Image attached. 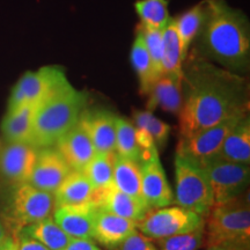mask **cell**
I'll return each instance as SVG.
<instances>
[{
	"label": "cell",
	"mask_w": 250,
	"mask_h": 250,
	"mask_svg": "<svg viewBox=\"0 0 250 250\" xmlns=\"http://www.w3.org/2000/svg\"><path fill=\"white\" fill-rule=\"evenodd\" d=\"M181 137L249 112V83L243 74L215 65L192 50L183 64Z\"/></svg>",
	"instance_id": "1"
},
{
	"label": "cell",
	"mask_w": 250,
	"mask_h": 250,
	"mask_svg": "<svg viewBox=\"0 0 250 250\" xmlns=\"http://www.w3.org/2000/svg\"><path fill=\"white\" fill-rule=\"evenodd\" d=\"M193 51L219 66L246 74L250 65V24L226 0H205L202 29Z\"/></svg>",
	"instance_id": "2"
},
{
	"label": "cell",
	"mask_w": 250,
	"mask_h": 250,
	"mask_svg": "<svg viewBox=\"0 0 250 250\" xmlns=\"http://www.w3.org/2000/svg\"><path fill=\"white\" fill-rule=\"evenodd\" d=\"M88 107V95L68 79L34 105L30 144L36 148L51 147L61 137L79 123Z\"/></svg>",
	"instance_id": "3"
},
{
	"label": "cell",
	"mask_w": 250,
	"mask_h": 250,
	"mask_svg": "<svg viewBox=\"0 0 250 250\" xmlns=\"http://www.w3.org/2000/svg\"><path fill=\"white\" fill-rule=\"evenodd\" d=\"M204 219L206 248L248 250L250 242V208L248 198L239 196L213 204Z\"/></svg>",
	"instance_id": "4"
},
{
	"label": "cell",
	"mask_w": 250,
	"mask_h": 250,
	"mask_svg": "<svg viewBox=\"0 0 250 250\" xmlns=\"http://www.w3.org/2000/svg\"><path fill=\"white\" fill-rule=\"evenodd\" d=\"M175 195L176 204L205 217L214 204L208 174L196 159L175 155Z\"/></svg>",
	"instance_id": "5"
},
{
	"label": "cell",
	"mask_w": 250,
	"mask_h": 250,
	"mask_svg": "<svg viewBox=\"0 0 250 250\" xmlns=\"http://www.w3.org/2000/svg\"><path fill=\"white\" fill-rule=\"evenodd\" d=\"M208 174L214 204L242 196L249 186V165L227 161L214 155L199 161Z\"/></svg>",
	"instance_id": "6"
},
{
	"label": "cell",
	"mask_w": 250,
	"mask_h": 250,
	"mask_svg": "<svg viewBox=\"0 0 250 250\" xmlns=\"http://www.w3.org/2000/svg\"><path fill=\"white\" fill-rule=\"evenodd\" d=\"M204 217L182 206H165L137 223V229L152 240L192 232L204 225Z\"/></svg>",
	"instance_id": "7"
},
{
	"label": "cell",
	"mask_w": 250,
	"mask_h": 250,
	"mask_svg": "<svg viewBox=\"0 0 250 250\" xmlns=\"http://www.w3.org/2000/svg\"><path fill=\"white\" fill-rule=\"evenodd\" d=\"M66 80V74L59 66H43L37 71L26 72L12 89L7 111L27 104L35 105Z\"/></svg>",
	"instance_id": "8"
},
{
	"label": "cell",
	"mask_w": 250,
	"mask_h": 250,
	"mask_svg": "<svg viewBox=\"0 0 250 250\" xmlns=\"http://www.w3.org/2000/svg\"><path fill=\"white\" fill-rule=\"evenodd\" d=\"M248 114L236 115L190 136L181 137L177 144L176 153L190 156V158L196 159L197 161L214 156L218 154L219 149L230 130Z\"/></svg>",
	"instance_id": "9"
},
{
	"label": "cell",
	"mask_w": 250,
	"mask_h": 250,
	"mask_svg": "<svg viewBox=\"0 0 250 250\" xmlns=\"http://www.w3.org/2000/svg\"><path fill=\"white\" fill-rule=\"evenodd\" d=\"M142 196L152 208L169 206L174 203V192L162 167L158 147L144 153L140 159Z\"/></svg>",
	"instance_id": "10"
},
{
	"label": "cell",
	"mask_w": 250,
	"mask_h": 250,
	"mask_svg": "<svg viewBox=\"0 0 250 250\" xmlns=\"http://www.w3.org/2000/svg\"><path fill=\"white\" fill-rule=\"evenodd\" d=\"M54 208V193L41 190L29 182L18 184L12 199V213L21 227L49 218Z\"/></svg>",
	"instance_id": "11"
},
{
	"label": "cell",
	"mask_w": 250,
	"mask_h": 250,
	"mask_svg": "<svg viewBox=\"0 0 250 250\" xmlns=\"http://www.w3.org/2000/svg\"><path fill=\"white\" fill-rule=\"evenodd\" d=\"M71 171L70 166L54 146L39 148L28 182L41 190L54 193Z\"/></svg>",
	"instance_id": "12"
},
{
	"label": "cell",
	"mask_w": 250,
	"mask_h": 250,
	"mask_svg": "<svg viewBox=\"0 0 250 250\" xmlns=\"http://www.w3.org/2000/svg\"><path fill=\"white\" fill-rule=\"evenodd\" d=\"M116 118L114 112L101 108L87 107L81 114L79 124L88 134L96 152H115Z\"/></svg>",
	"instance_id": "13"
},
{
	"label": "cell",
	"mask_w": 250,
	"mask_h": 250,
	"mask_svg": "<svg viewBox=\"0 0 250 250\" xmlns=\"http://www.w3.org/2000/svg\"><path fill=\"white\" fill-rule=\"evenodd\" d=\"M98 205L93 201L55 208L54 220L72 239L93 240Z\"/></svg>",
	"instance_id": "14"
},
{
	"label": "cell",
	"mask_w": 250,
	"mask_h": 250,
	"mask_svg": "<svg viewBox=\"0 0 250 250\" xmlns=\"http://www.w3.org/2000/svg\"><path fill=\"white\" fill-rule=\"evenodd\" d=\"M93 202L98 205L99 208L126 218L134 223H138L147 215L149 211L153 210L144 198L122 192L115 188L114 184L94 192Z\"/></svg>",
	"instance_id": "15"
},
{
	"label": "cell",
	"mask_w": 250,
	"mask_h": 250,
	"mask_svg": "<svg viewBox=\"0 0 250 250\" xmlns=\"http://www.w3.org/2000/svg\"><path fill=\"white\" fill-rule=\"evenodd\" d=\"M37 149L28 143H9L0 153L1 174L17 184L28 182L35 166Z\"/></svg>",
	"instance_id": "16"
},
{
	"label": "cell",
	"mask_w": 250,
	"mask_h": 250,
	"mask_svg": "<svg viewBox=\"0 0 250 250\" xmlns=\"http://www.w3.org/2000/svg\"><path fill=\"white\" fill-rule=\"evenodd\" d=\"M55 147L71 169L77 171H83L96 153L92 140L79 123L61 137L55 144Z\"/></svg>",
	"instance_id": "17"
},
{
	"label": "cell",
	"mask_w": 250,
	"mask_h": 250,
	"mask_svg": "<svg viewBox=\"0 0 250 250\" xmlns=\"http://www.w3.org/2000/svg\"><path fill=\"white\" fill-rule=\"evenodd\" d=\"M137 229V223L99 208L93 240L108 249H117Z\"/></svg>",
	"instance_id": "18"
},
{
	"label": "cell",
	"mask_w": 250,
	"mask_h": 250,
	"mask_svg": "<svg viewBox=\"0 0 250 250\" xmlns=\"http://www.w3.org/2000/svg\"><path fill=\"white\" fill-rule=\"evenodd\" d=\"M183 77L174 74H161L146 95H148L147 110L161 109L173 115H179L183 103Z\"/></svg>",
	"instance_id": "19"
},
{
	"label": "cell",
	"mask_w": 250,
	"mask_h": 250,
	"mask_svg": "<svg viewBox=\"0 0 250 250\" xmlns=\"http://www.w3.org/2000/svg\"><path fill=\"white\" fill-rule=\"evenodd\" d=\"M224 160L249 165L250 162V118L249 114L240 120L227 134L215 154Z\"/></svg>",
	"instance_id": "20"
},
{
	"label": "cell",
	"mask_w": 250,
	"mask_h": 250,
	"mask_svg": "<svg viewBox=\"0 0 250 250\" xmlns=\"http://www.w3.org/2000/svg\"><path fill=\"white\" fill-rule=\"evenodd\" d=\"M94 189L83 171L72 170L54 192L55 208L93 201Z\"/></svg>",
	"instance_id": "21"
},
{
	"label": "cell",
	"mask_w": 250,
	"mask_h": 250,
	"mask_svg": "<svg viewBox=\"0 0 250 250\" xmlns=\"http://www.w3.org/2000/svg\"><path fill=\"white\" fill-rule=\"evenodd\" d=\"M204 14L205 0H202L201 2L177 15L176 18H173V23L177 35H179L183 55L186 56V58L189 54L190 46L195 42L202 29L203 22H204Z\"/></svg>",
	"instance_id": "22"
},
{
	"label": "cell",
	"mask_w": 250,
	"mask_h": 250,
	"mask_svg": "<svg viewBox=\"0 0 250 250\" xmlns=\"http://www.w3.org/2000/svg\"><path fill=\"white\" fill-rule=\"evenodd\" d=\"M112 184L122 192L143 198L140 162L117 154L115 155Z\"/></svg>",
	"instance_id": "23"
},
{
	"label": "cell",
	"mask_w": 250,
	"mask_h": 250,
	"mask_svg": "<svg viewBox=\"0 0 250 250\" xmlns=\"http://www.w3.org/2000/svg\"><path fill=\"white\" fill-rule=\"evenodd\" d=\"M34 105L27 104L6 112L1 122L2 134L8 143L30 144Z\"/></svg>",
	"instance_id": "24"
},
{
	"label": "cell",
	"mask_w": 250,
	"mask_h": 250,
	"mask_svg": "<svg viewBox=\"0 0 250 250\" xmlns=\"http://www.w3.org/2000/svg\"><path fill=\"white\" fill-rule=\"evenodd\" d=\"M130 59L133 70L136 71L137 77H138L140 93L146 95L159 76L153 66L151 56L148 54L145 42L137 30L136 39H134L132 48H131Z\"/></svg>",
	"instance_id": "25"
},
{
	"label": "cell",
	"mask_w": 250,
	"mask_h": 250,
	"mask_svg": "<svg viewBox=\"0 0 250 250\" xmlns=\"http://www.w3.org/2000/svg\"><path fill=\"white\" fill-rule=\"evenodd\" d=\"M20 230L34 237L50 250H64L72 240L51 217L21 227Z\"/></svg>",
	"instance_id": "26"
},
{
	"label": "cell",
	"mask_w": 250,
	"mask_h": 250,
	"mask_svg": "<svg viewBox=\"0 0 250 250\" xmlns=\"http://www.w3.org/2000/svg\"><path fill=\"white\" fill-rule=\"evenodd\" d=\"M164 35V73L174 74L177 77H183V64L186 56L183 55L179 35L173 23V18L170 22L162 29Z\"/></svg>",
	"instance_id": "27"
},
{
	"label": "cell",
	"mask_w": 250,
	"mask_h": 250,
	"mask_svg": "<svg viewBox=\"0 0 250 250\" xmlns=\"http://www.w3.org/2000/svg\"><path fill=\"white\" fill-rule=\"evenodd\" d=\"M115 155V152H96L83 169V174L92 184L94 192L105 189L112 184Z\"/></svg>",
	"instance_id": "28"
},
{
	"label": "cell",
	"mask_w": 250,
	"mask_h": 250,
	"mask_svg": "<svg viewBox=\"0 0 250 250\" xmlns=\"http://www.w3.org/2000/svg\"><path fill=\"white\" fill-rule=\"evenodd\" d=\"M134 9L144 27L164 29L171 20L168 0H137Z\"/></svg>",
	"instance_id": "29"
},
{
	"label": "cell",
	"mask_w": 250,
	"mask_h": 250,
	"mask_svg": "<svg viewBox=\"0 0 250 250\" xmlns=\"http://www.w3.org/2000/svg\"><path fill=\"white\" fill-rule=\"evenodd\" d=\"M115 153L117 155L140 162L142 149H140L136 137V126L129 120L123 117L116 118V143Z\"/></svg>",
	"instance_id": "30"
},
{
	"label": "cell",
	"mask_w": 250,
	"mask_h": 250,
	"mask_svg": "<svg viewBox=\"0 0 250 250\" xmlns=\"http://www.w3.org/2000/svg\"><path fill=\"white\" fill-rule=\"evenodd\" d=\"M136 127L145 130L154 140L156 147H164L170 133V126L166 122L159 120L149 110H136L133 112Z\"/></svg>",
	"instance_id": "31"
},
{
	"label": "cell",
	"mask_w": 250,
	"mask_h": 250,
	"mask_svg": "<svg viewBox=\"0 0 250 250\" xmlns=\"http://www.w3.org/2000/svg\"><path fill=\"white\" fill-rule=\"evenodd\" d=\"M204 225L192 232L158 239L155 242L158 250H198L204 243Z\"/></svg>",
	"instance_id": "32"
},
{
	"label": "cell",
	"mask_w": 250,
	"mask_h": 250,
	"mask_svg": "<svg viewBox=\"0 0 250 250\" xmlns=\"http://www.w3.org/2000/svg\"><path fill=\"white\" fill-rule=\"evenodd\" d=\"M136 30L142 35L148 54L151 56L153 66H154L158 76L160 77L161 74H164V64H162V61H164V35H162V29L147 28L138 23Z\"/></svg>",
	"instance_id": "33"
},
{
	"label": "cell",
	"mask_w": 250,
	"mask_h": 250,
	"mask_svg": "<svg viewBox=\"0 0 250 250\" xmlns=\"http://www.w3.org/2000/svg\"><path fill=\"white\" fill-rule=\"evenodd\" d=\"M121 250H158L151 237L136 229L120 246Z\"/></svg>",
	"instance_id": "34"
},
{
	"label": "cell",
	"mask_w": 250,
	"mask_h": 250,
	"mask_svg": "<svg viewBox=\"0 0 250 250\" xmlns=\"http://www.w3.org/2000/svg\"><path fill=\"white\" fill-rule=\"evenodd\" d=\"M18 246V250H50L40 241L34 239L23 232H19L18 237L15 239Z\"/></svg>",
	"instance_id": "35"
},
{
	"label": "cell",
	"mask_w": 250,
	"mask_h": 250,
	"mask_svg": "<svg viewBox=\"0 0 250 250\" xmlns=\"http://www.w3.org/2000/svg\"><path fill=\"white\" fill-rule=\"evenodd\" d=\"M64 250H102L100 249L93 240L88 239H72Z\"/></svg>",
	"instance_id": "36"
},
{
	"label": "cell",
	"mask_w": 250,
	"mask_h": 250,
	"mask_svg": "<svg viewBox=\"0 0 250 250\" xmlns=\"http://www.w3.org/2000/svg\"><path fill=\"white\" fill-rule=\"evenodd\" d=\"M0 250H18L17 241L14 237L9 236L6 241H4L0 245Z\"/></svg>",
	"instance_id": "37"
},
{
	"label": "cell",
	"mask_w": 250,
	"mask_h": 250,
	"mask_svg": "<svg viewBox=\"0 0 250 250\" xmlns=\"http://www.w3.org/2000/svg\"><path fill=\"white\" fill-rule=\"evenodd\" d=\"M9 236H11V235H9L7 229H6L5 225L2 224L1 220H0V245H1V243L4 241H6V240H7Z\"/></svg>",
	"instance_id": "38"
},
{
	"label": "cell",
	"mask_w": 250,
	"mask_h": 250,
	"mask_svg": "<svg viewBox=\"0 0 250 250\" xmlns=\"http://www.w3.org/2000/svg\"><path fill=\"white\" fill-rule=\"evenodd\" d=\"M205 250H229L226 248H218V247H212V248H206Z\"/></svg>",
	"instance_id": "39"
}]
</instances>
